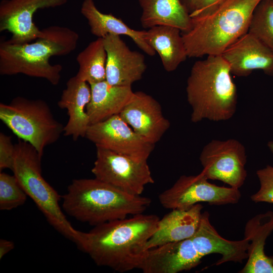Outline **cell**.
<instances>
[{
	"label": "cell",
	"instance_id": "obj_27",
	"mask_svg": "<svg viewBox=\"0 0 273 273\" xmlns=\"http://www.w3.org/2000/svg\"><path fill=\"white\" fill-rule=\"evenodd\" d=\"M28 195L13 174L0 173V209L11 210L24 204Z\"/></svg>",
	"mask_w": 273,
	"mask_h": 273
},
{
	"label": "cell",
	"instance_id": "obj_12",
	"mask_svg": "<svg viewBox=\"0 0 273 273\" xmlns=\"http://www.w3.org/2000/svg\"><path fill=\"white\" fill-rule=\"evenodd\" d=\"M68 0H3L0 4V31L12 34L10 42L22 44L43 35L35 25L33 15L39 9L55 8Z\"/></svg>",
	"mask_w": 273,
	"mask_h": 273
},
{
	"label": "cell",
	"instance_id": "obj_2",
	"mask_svg": "<svg viewBox=\"0 0 273 273\" xmlns=\"http://www.w3.org/2000/svg\"><path fill=\"white\" fill-rule=\"evenodd\" d=\"M262 0H222L190 15L191 29L181 32L188 57L219 55L248 31L253 13Z\"/></svg>",
	"mask_w": 273,
	"mask_h": 273
},
{
	"label": "cell",
	"instance_id": "obj_6",
	"mask_svg": "<svg viewBox=\"0 0 273 273\" xmlns=\"http://www.w3.org/2000/svg\"><path fill=\"white\" fill-rule=\"evenodd\" d=\"M41 159L32 145L19 139L15 144L13 174L49 223L78 246L82 232L75 230L67 220L59 204L60 196L42 176Z\"/></svg>",
	"mask_w": 273,
	"mask_h": 273
},
{
	"label": "cell",
	"instance_id": "obj_28",
	"mask_svg": "<svg viewBox=\"0 0 273 273\" xmlns=\"http://www.w3.org/2000/svg\"><path fill=\"white\" fill-rule=\"evenodd\" d=\"M256 174L260 182V189L251 196L255 203L266 202L273 204V166L267 165L259 169Z\"/></svg>",
	"mask_w": 273,
	"mask_h": 273
},
{
	"label": "cell",
	"instance_id": "obj_3",
	"mask_svg": "<svg viewBox=\"0 0 273 273\" xmlns=\"http://www.w3.org/2000/svg\"><path fill=\"white\" fill-rule=\"evenodd\" d=\"M43 35L33 42L18 44L8 40L0 43V74H23L43 78L53 85L61 79L63 66L51 64L53 56H66L75 50L79 34L70 28L50 26L42 29Z\"/></svg>",
	"mask_w": 273,
	"mask_h": 273
},
{
	"label": "cell",
	"instance_id": "obj_32",
	"mask_svg": "<svg viewBox=\"0 0 273 273\" xmlns=\"http://www.w3.org/2000/svg\"><path fill=\"white\" fill-rule=\"evenodd\" d=\"M181 2L191 14L194 11L196 0H181Z\"/></svg>",
	"mask_w": 273,
	"mask_h": 273
},
{
	"label": "cell",
	"instance_id": "obj_18",
	"mask_svg": "<svg viewBox=\"0 0 273 273\" xmlns=\"http://www.w3.org/2000/svg\"><path fill=\"white\" fill-rule=\"evenodd\" d=\"M90 98L89 83L80 80L76 75L67 81L58 102V107L66 110L68 116V120L64 127V135L72 136L74 141L80 137H85L90 125L86 106Z\"/></svg>",
	"mask_w": 273,
	"mask_h": 273
},
{
	"label": "cell",
	"instance_id": "obj_34",
	"mask_svg": "<svg viewBox=\"0 0 273 273\" xmlns=\"http://www.w3.org/2000/svg\"><path fill=\"white\" fill-rule=\"evenodd\" d=\"M222 1V0H219L218 2H217L216 3H215L214 5H215V4H217V3L220 2ZM211 7H212V6H211ZM209 8H210V7H209Z\"/></svg>",
	"mask_w": 273,
	"mask_h": 273
},
{
	"label": "cell",
	"instance_id": "obj_17",
	"mask_svg": "<svg viewBox=\"0 0 273 273\" xmlns=\"http://www.w3.org/2000/svg\"><path fill=\"white\" fill-rule=\"evenodd\" d=\"M191 239L202 257L212 253L221 255L216 262V265L230 261L241 263L248 258L249 241L245 238L239 241H230L221 237L211 225L207 211L202 213L198 228Z\"/></svg>",
	"mask_w": 273,
	"mask_h": 273
},
{
	"label": "cell",
	"instance_id": "obj_31",
	"mask_svg": "<svg viewBox=\"0 0 273 273\" xmlns=\"http://www.w3.org/2000/svg\"><path fill=\"white\" fill-rule=\"evenodd\" d=\"M15 247L14 242L3 239L0 240V259L13 250Z\"/></svg>",
	"mask_w": 273,
	"mask_h": 273
},
{
	"label": "cell",
	"instance_id": "obj_14",
	"mask_svg": "<svg viewBox=\"0 0 273 273\" xmlns=\"http://www.w3.org/2000/svg\"><path fill=\"white\" fill-rule=\"evenodd\" d=\"M103 41L107 53L106 80L111 85L131 86L141 80L147 69L144 56L131 50L119 35L108 34Z\"/></svg>",
	"mask_w": 273,
	"mask_h": 273
},
{
	"label": "cell",
	"instance_id": "obj_35",
	"mask_svg": "<svg viewBox=\"0 0 273 273\" xmlns=\"http://www.w3.org/2000/svg\"><path fill=\"white\" fill-rule=\"evenodd\" d=\"M270 1L272 3V4H273V0H270Z\"/></svg>",
	"mask_w": 273,
	"mask_h": 273
},
{
	"label": "cell",
	"instance_id": "obj_25",
	"mask_svg": "<svg viewBox=\"0 0 273 273\" xmlns=\"http://www.w3.org/2000/svg\"><path fill=\"white\" fill-rule=\"evenodd\" d=\"M78 70L76 76L89 84L106 80L107 53L103 38L90 42L76 57Z\"/></svg>",
	"mask_w": 273,
	"mask_h": 273
},
{
	"label": "cell",
	"instance_id": "obj_26",
	"mask_svg": "<svg viewBox=\"0 0 273 273\" xmlns=\"http://www.w3.org/2000/svg\"><path fill=\"white\" fill-rule=\"evenodd\" d=\"M248 32L273 51V4L270 0H262L257 6Z\"/></svg>",
	"mask_w": 273,
	"mask_h": 273
},
{
	"label": "cell",
	"instance_id": "obj_15",
	"mask_svg": "<svg viewBox=\"0 0 273 273\" xmlns=\"http://www.w3.org/2000/svg\"><path fill=\"white\" fill-rule=\"evenodd\" d=\"M221 55L232 74L238 77L247 76L256 70L273 76V51L249 32L228 47Z\"/></svg>",
	"mask_w": 273,
	"mask_h": 273
},
{
	"label": "cell",
	"instance_id": "obj_24",
	"mask_svg": "<svg viewBox=\"0 0 273 273\" xmlns=\"http://www.w3.org/2000/svg\"><path fill=\"white\" fill-rule=\"evenodd\" d=\"M145 39L157 53L167 72L175 71L188 57L181 31L176 27L154 26L146 30Z\"/></svg>",
	"mask_w": 273,
	"mask_h": 273
},
{
	"label": "cell",
	"instance_id": "obj_20",
	"mask_svg": "<svg viewBox=\"0 0 273 273\" xmlns=\"http://www.w3.org/2000/svg\"><path fill=\"white\" fill-rule=\"evenodd\" d=\"M273 231V211L255 215L246 223L244 238L249 241L247 261L240 273H273V256L264 252L267 237Z\"/></svg>",
	"mask_w": 273,
	"mask_h": 273
},
{
	"label": "cell",
	"instance_id": "obj_29",
	"mask_svg": "<svg viewBox=\"0 0 273 273\" xmlns=\"http://www.w3.org/2000/svg\"><path fill=\"white\" fill-rule=\"evenodd\" d=\"M15 153L11 136L0 133V170L6 168L12 170Z\"/></svg>",
	"mask_w": 273,
	"mask_h": 273
},
{
	"label": "cell",
	"instance_id": "obj_4",
	"mask_svg": "<svg viewBox=\"0 0 273 273\" xmlns=\"http://www.w3.org/2000/svg\"><path fill=\"white\" fill-rule=\"evenodd\" d=\"M231 74L230 67L221 55L207 56L195 62L186 86L192 122L225 121L234 116L238 93Z\"/></svg>",
	"mask_w": 273,
	"mask_h": 273
},
{
	"label": "cell",
	"instance_id": "obj_5",
	"mask_svg": "<svg viewBox=\"0 0 273 273\" xmlns=\"http://www.w3.org/2000/svg\"><path fill=\"white\" fill-rule=\"evenodd\" d=\"M62 198L63 209L68 215L94 226L143 213L151 202L95 177L73 180Z\"/></svg>",
	"mask_w": 273,
	"mask_h": 273
},
{
	"label": "cell",
	"instance_id": "obj_11",
	"mask_svg": "<svg viewBox=\"0 0 273 273\" xmlns=\"http://www.w3.org/2000/svg\"><path fill=\"white\" fill-rule=\"evenodd\" d=\"M85 138L96 148L109 150L139 161H147L155 146L136 133L119 114L90 124Z\"/></svg>",
	"mask_w": 273,
	"mask_h": 273
},
{
	"label": "cell",
	"instance_id": "obj_13",
	"mask_svg": "<svg viewBox=\"0 0 273 273\" xmlns=\"http://www.w3.org/2000/svg\"><path fill=\"white\" fill-rule=\"evenodd\" d=\"M119 115L136 133L154 145L170 126L159 103L142 91L133 93Z\"/></svg>",
	"mask_w": 273,
	"mask_h": 273
},
{
	"label": "cell",
	"instance_id": "obj_30",
	"mask_svg": "<svg viewBox=\"0 0 273 273\" xmlns=\"http://www.w3.org/2000/svg\"><path fill=\"white\" fill-rule=\"evenodd\" d=\"M219 0H196L193 12L190 15L197 14L212 6Z\"/></svg>",
	"mask_w": 273,
	"mask_h": 273
},
{
	"label": "cell",
	"instance_id": "obj_8",
	"mask_svg": "<svg viewBox=\"0 0 273 273\" xmlns=\"http://www.w3.org/2000/svg\"><path fill=\"white\" fill-rule=\"evenodd\" d=\"M92 172L95 177L127 193L140 196L154 183L147 161H139L109 150L96 148Z\"/></svg>",
	"mask_w": 273,
	"mask_h": 273
},
{
	"label": "cell",
	"instance_id": "obj_23",
	"mask_svg": "<svg viewBox=\"0 0 273 273\" xmlns=\"http://www.w3.org/2000/svg\"><path fill=\"white\" fill-rule=\"evenodd\" d=\"M138 2L142 9L140 21L143 28L170 26L179 29L181 32L191 29L192 18L181 0H138Z\"/></svg>",
	"mask_w": 273,
	"mask_h": 273
},
{
	"label": "cell",
	"instance_id": "obj_1",
	"mask_svg": "<svg viewBox=\"0 0 273 273\" xmlns=\"http://www.w3.org/2000/svg\"><path fill=\"white\" fill-rule=\"evenodd\" d=\"M159 219L156 215L141 213L106 222L82 232L77 247L98 266L119 272L140 269Z\"/></svg>",
	"mask_w": 273,
	"mask_h": 273
},
{
	"label": "cell",
	"instance_id": "obj_10",
	"mask_svg": "<svg viewBox=\"0 0 273 273\" xmlns=\"http://www.w3.org/2000/svg\"><path fill=\"white\" fill-rule=\"evenodd\" d=\"M201 172L208 179L219 180L239 189L247 176L246 149L239 141L213 140L203 148L199 157Z\"/></svg>",
	"mask_w": 273,
	"mask_h": 273
},
{
	"label": "cell",
	"instance_id": "obj_33",
	"mask_svg": "<svg viewBox=\"0 0 273 273\" xmlns=\"http://www.w3.org/2000/svg\"><path fill=\"white\" fill-rule=\"evenodd\" d=\"M267 146L270 151L273 153V141L268 142Z\"/></svg>",
	"mask_w": 273,
	"mask_h": 273
},
{
	"label": "cell",
	"instance_id": "obj_19",
	"mask_svg": "<svg viewBox=\"0 0 273 273\" xmlns=\"http://www.w3.org/2000/svg\"><path fill=\"white\" fill-rule=\"evenodd\" d=\"M203 206L196 204L185 209H174L160 218L156 232L147 243V250L191 238L200 224Z\"/></svg>",
	"mask_w": 273,
	"mask_h": 273
},
{
	"label": "cell",
	"instance_id": "obj_7",
	"mask_svg": "<svg viewBox=\"0 0 273 273\" xmlns=\"http://www.w3.org/2000/svg\"><path fill=\"white\" fill-rule=\"evenodd\" d=\"M0 119L19 139L32 145L42 157L44 148L56 143L64 132L47 102L18 96L0 104Z\"/></svg>",
	"mask_w": 273,
	"mask_h": 273
},
{
	"label": "cell",
	"instance_id": "obj_22",
	"mask_svg": "<svg viewBox=\"0 0 273 273\" xmlns=\"http://www.w3.org/2000/svg\"><path fill=\"white\" fill-rule=\"evenodd\" d=\"M91 98L86 106L90 125L118 115L131 98V86L114 85L106 80L89 84Z\"/></svg>",
	"mask_w": 273,
	"mask_h": 273
},
{
	"label": "cell",
	"instance_id": "obj_16",
	"mask_svg": "<svg viewBox=\"0 0 273 273\" xmlns=\"http://www.w3.org/2000/svg\"><path fill=\"white\" fill-rule=\"evenodd\" d=\"M202 258L190 238L148 249L140 269L144 273H177L195 267Z\"/></svg>",
	"mask_w": 273,
	"mask_h": 273
},
{
	"label": "cell",
	"instance_id": "obj_21",
	"mask_svg": "<svg viewBox=\"0 0 273 273\" xmlns=\"http://www.w3.org/2000/svg\"><path fill=\"white\" fill-rule=\"evenodd\" d=\"M80 12L87 21L90 32L98 38H104L108 34L126 35L147 55L153 56L156 54L145 39L146 30L133 29L111 14L102 13L93 0H84Z\"/></svg>",
	"mask_w": 273,
	"mask_h": 273
},
{
	"label": "cell",
	"instance_id": "obj_9",
	"mask_svg": "<svg viewBox=\"0 0 273 273\" xmlns=\"http://www.w3.org/2000/svg\"><path fill=\"white\" fill-rule=\"evenodd\" d=\"M201 172L183 175L170 188L159 194L161 205L167 209H185L200 202L221 205L237 203L241 194L238 189L220 187L209 183Z\"/></svg>",
	"mask_w": 273,
	"mask_h": 273
}]
</instances>
